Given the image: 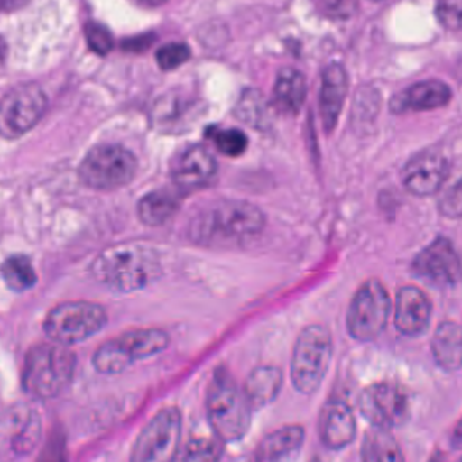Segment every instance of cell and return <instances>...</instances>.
I'll list each match as a JSON object with an SVG mask.
<instances>
[{"label":"cell","instance_id":"6","mask_svg":"<svg viewBox=\"0 0 462 462\" xmlns=\"http://www.w3.org/2000/svg\"><path fill=\"white\" fill-rule=\"evenodd\" d=\"M169 345V334L163 329H132L99 346L93 356V366L102 374H118L136 362L162 353Z\"/></svg>","mask_w":462,"mask_h":462},{"label":"cell","instance_id":"29","mask_svg":"<svg viewBox=\"0 0 462 462\" xmlns=\"http://www.w3.org/2000/svg\"><path fill=\"white\" fill-rule=\"evenodd\" d=\"M212 140L215 142L216 148L229 158H237L247 150V136L239 129L215 131L212 134Z\"/></svg>","mask_w":462,"mask_h":462},{"label":"cell","instance_id":"30","mask_svg":"<svg viewBox=\"0 0 462 462\" xmlns=\"http://www.w3.org/2000/svg\"><path fill=\"white\" fill-rule=\"evenodd\" d=\"M267 104L263 97L256 91H247L240 99L237 106V115L245 120V123L253 126H259V124L264 123L267 117Z\"/></svg>","mask_w":462,"mask_h":462},{"label":"cell","instance_id":"4","mask_svg":"<svg viewBox=\"0 0 462 462\" xmlns=\"http://www.w3.org/2000/svg\"><path fill=\"white\" fill-rule=\"evenodd\" d=\"M77 356L69 346L39 343L28 351L23 362V385L26 393L40 400L60 396L74 380Z\"/></svg>","mask_w":462,"mask_h":462},{"label":"cell","instance_id":"23","mask_svg":"<svg viewBox=\"0 0 462 462\" xmlns=\"http://www.w3.org/2000/svg\"><path fill=\"white\" fill-rule=\"evenodd\" d=\"M432 356L445 372L459 370L462 362L461 327L456 321L440 323L432 335Z\"/></svg>","mask_w":462,"mask_h":462},{"label":"cell","instance_id":"37","mask_svg":"<svg viewBox=\"0 0 462 462\" xmlns=\"http://www.w3.org/2000/svg\"><path fill=\"white\" fill-rule=\"evenodd\" d=\"M145 4L152 5V6H158V5L164 4L166 0H143Z\"/></svg>","mask_w":462,"mask_h":462},{"label":"cell","instance_id":"9","mask_svg":"<svg viewBox=\"0 0 462 462\" xmlns=\"http://www.w3.org/2000/svg\"><path fill=\"white\" fill-rule=\"evenodd\" d=\"M392 300L385 286L377 278L359 286L347 310L348 334L358 342H372L388 326Z\"/></svg>","mask_w":462,"mask_h":462},{"label":"cell","instance_id":"14","mask_svg":"<svg viewBox=\"0 0 462 462\" xmlns=\"http://www.w3.org/2000/svg\"><path fill=\"white\" fill-rule=\"evenodd\" d=\"M412 270L419 278L438 288H448L461 278V261L453 243L439 236L413 259Z\"/></svg>","mask_w":462,"mask_h":462},{"label":"cell","instance_id":"35","mask_svg":"<svg viewBox=\"0 0 462 462\" xmlns=\"http://www.w3.org/2000/svg\"><path fill=\"white\" fill-rule=\"evenodd\" d=\"M29 0H0V13H13L23 9Z\"/></svg>","mask_w":462,"mask_h":462},{"label":"cell","instance_id":"12","mask_svg":"<svg viewBox=\"0 0 462 462\" xmlns=\"http://www.w3.org/2000/svg\"><path fill=\"white\" fill-rule=\"evenodd\" d=\"M47 110V96L29 83L12 88L0 101V136L15 140L29 134Z\"/></svg>","mask_w":462,"mask_h":462},{"label":"cell","instance_id":"2","mask_svg":"<svg viewBox=\"0 0 462 462\" xmlns=\"http://www.w3.org/2000/svg\"><path fill=\"white\" fill-rule=\"evenodd\" d=\"M94 277L120 293L142 291L158 280L162 262L158 251L140 243H121L102 251L93 266Z\"/></svg>","mask_w":462,"mask_h":462},{"label":"cell","instance_id":"13","mask_svg":"<svg viewBox=\"0 0 462 462\" xmlns=\"http://www.w3.org/2000/svg\"><path fill=\"white\" fill-rule=\"evenodd\" d=\"M359 411L373 426L391 430L408 420L410 399L402 386L391 381H380L362 392Z\"/></svg>","mask_w":462,"mask_h":462},{"label":"cell","instance_id":"20","mask_svg":"<svg viewBox=\"0 0 462 462\" xmlns=\"http://www.w3.org/2000/svg\"><path fill=\"white\" fill-rule=\"evenodd\" d=\"M348 90V78L346 69L339 64L327 67L321 78L320 116L324 129L332 131L342 112Z\"/></svg>","mask_w":462,"mask_h":462},{"label":"cell","instance_id":"28","mask_svg":"<svg viewBox=\"0 0 462 462\" xmlns=\"http://www.w3.org/2000/svg\"><path fill=\"white\" fill-rule=\"evenodd\" d=\"M223 456V442L216 438H196L189 440L177 458L183 461H217Z\"/></svg>","mask_w":462,"mask_h":462},{"label":"cell","instance_id":"34","mask_svg":"<svg viewBox=\"0 0 462 462\" xmlns=\"http://www.w3.org/2000/svg\"><path fill=\"white\" fill-rule=\"evenodd\" d=\"M437 13L440 23H443L446 28L451 29V31L459 28V21H461L459 0H442Z\"/></svg>","mask_w":462,"mask_h":462},{"label":"cell","instance_id":"17","mask_svg":"<svg viewBox=\"0 0 462 462\" xmlns=\"http://www.w3.org/2000/svg\"><path fill=\"white\" fill-rule=\"evenodd\" d=\"M356 432V420L350 405L340 399H331L323 405L319 416V437L329 450L347 448Z\"/></svg>","mask_w":462,"mask_h":462},{"label":"cell","instance_id":"3","mask_svg":"<svg viewBox=\"0 0 462 462\" xmlns=\"http://www.w3.org/2000/svg\"><path fill=\"white\" fill-rule=\"evenodd\" d=\"M207 413L216 437L223 443L239 442L250 430L253 408L226 367H217L210 378Z\"/></svg>","mask_w":462,"mask_h":462},{"label":"cell","instance_id":"26","mask_svg":"<svg viewBox=\"0 0 462 462\" xmlns=\"http://www.w3.org/2000/svg\"><path fill=\"white\" fill-rule=\"evenodd\" d=\"M361 457L367 462L404 461L402 448L391 430L373 426L362 440Z\"/></svg>","mask_w":462,"mask_h":462},{"label":"cell","instance_id":"22","mask_svg":"<svg viewBox=\"0 0 462 462\" xmlns=\"http://www.w3.org/2000/svg\"><path fill=\"white\" fill-rule=\"evenodd\" d=\"M282 370L272 365H262L248 374L243 391L253 410L272 404L282 389Z\"/></svg>","mask_w":462,"mask_h":462},{"label":"cell","instance_id":"38","mask_svg":"<svg viewBox=\"0 0 462 462\" xmlns=\"http://www.w3.org/2000/svg\"><path fill=\"white\" fill-rule=\"evenodd\" d=\"M375 2H380V0H375Z\"/></svg>","mask_w":462,"mask_h":462},{"label":"cell","instance_id":"8","mask_svg":"<svg viewBox=\"0 0 462 462\" xmlns=\"http://www.w3.org/2000/svg\"><path fill=\"white\" fill-rule=\"evenodd\" d=\"M139 169L136 156L117 144L91 148L79 166V178L88 188L113 191L129 185Z\"/></svg>","mask_w":462,"mask_h":462},{"label":"cell","instance_id":"7","mask_svg":"<svg viewBox=\"0 0 462 462\" xmlns=\"http://www.w3.org/2000/svg\"><path fill=\"white\" fill-rule=\"evenodd\" d=\"M109 316L102 305L96 302L67 301L56 305L44 320L48 339L71 346L85 342L106 327Z\"/></svg>","mask_w":462,"mask_h":462},{"label":"cell","instance_id":"18","mask_svg":"<svg viewBox=\"0 0 462 462\" xmlns=\"http://www.w3.org/2000/svg\"><path fill=\"white\" fill-rule=\"evenodd\" d=\"M432 307L427 294L418 286L407 285L397 291L394 323L405 337L423 335L431 320Z\"/></svg>","mask_w":462,"mask_h":462},{"label":"cell","instance_id":"19","mask_svg":"<svg viewBox=\"0 0 462 462\" xmlns=\"http://www.w3.org/2000/svg\"><path fill=\"white\" fill-rule=\"evenodd\" d=\"M450 98V88L446 83L439 80H424L394 96L391 101V109L394 113L405 110L423 112L439 109L448 105Z\"/></svg>","mask_w":462,"mask_h":462},{"label":"cell","instance_id":"25","mask_svg":"<svg viewBox=\"0 0 462 462\" xmlns=\"http://www.w3.org/2000/svg\"><path fill=\"white\" fill-rule=\"evenodd\" d=\"M180 207L178 194L169 190L151 191L137 204V216L145 226H163L178 212Z\"/></svg>","mask_w":462,"mask_h":462},{"label":"cell","instance_id":"5","mask_svg":"<svg viewBox=\"0 0 462 462\" xmlns=\"http://www.w3.org/2000/svg\"><path fill=\"white\" fill-rule=\"evenodd\" d=\"M332 337L327 327L310 324L300 332L291 356V377L296 391L313 394L326 378L332 359Z\"/></svg>","mask_w":462,"mask_h":462},{"label":"cell","instance_id":"21","mask_svg":"<svg viewBox=\"0 0 462 462\" xmlns=\"http://www.w3.org/2000/svg\"><path fill=\"white\" fill-rule=\"evenodd\" d=\"M305 430L300 424H288L267 434L255 448L256 461H281L301 450Z\"/></svg>","mask_w":462,"mask_h":462},{"label":"cell","instance_id":"32","mask_svg":"<svg viewBox=\"0 0 462 462\" xmlns=\"http://www.w3.org/2000/svg\"><path fill=\"white\" fill-rule=\"evenodd\" d=\"M86 40L97 55L106 56L115 47L112 33L101 23H90L86 25Z\"/></svg>","mask_w":462,"mask_h":462},{"label":"cell","instance_id":"15","mask_svg":"<svg viewBox=\"0 0 462 462\" xmlns=\"http://www.w3.org/2000/svg\"><path fill=\"white\" fill-rule=\"evenodd\" d=\"M448 177V163L440 153L420 152L402 170L404 188L416 197H429L439 191Z\"/></svg>","mask_w":462,"mask_h":462},{"label":"cell","instance_id":"33","mask_svg":"<svg viewBox=\"0 0 462 462\" xmlns=\"http://www.w3.org/2000/svg\"><path fill=\"white\" fill-rule=\"evenodd\" d=\"M321 13L334 20H346L356 9V0H318Z\"/></svg>","mask_w":462,"mask_h":462},{"label":"cell","instance_id":"10","mask_svg":"<svg viewBox=\"0 0 462 462\" xmlns=\"http://www.w3.org/2000/svg\"><path fill=\"white\" fill-rule=\"evenodd\" d=\"M182 437V413L177 407L159 411L142 430L131 459L134 462H167L177 458Z\"/></svg>","mask_w":462,"mask_h":462},{"label":"cell","instance_id":"31","mask_svg":"<svg viewBox=\"0 0 462 462\" xmlns=\"http://www.w3.org/2000/svg\"><path fill=\"white\" fill-rule=\"evenodd\" d=\"M190 48L182 42L164 45L156 52V61L164 71H171L185 64L190 59Z\"/></svg>","mask_w":462,"mask_h":462},{"label":"cell","instance_id":"16","mask_svg":"<svg viewBox=\"0 0 462 462\" xmlns=\"http://www.w3.org/2000/svg\"><path fill=\"white\" fill-rule=\"evenodd\" d=\"M217 174V162L215 156L202 147L193 145L188 148L172 166L171 175L180 191L199 190L212 183Z\"/></svg>","mask_w":462,"mask_h":462},{"label":"cell","instance_id":"36","mask_svg":"<svg viewBox=\"0 0 462 462\" xmlns=\"http://www.w3.org/2000/svg\"><path fill=\"white\" fill-rule=\"evenodd\" d=\"M7 56V45L5 40L0 37V66L5 63Z\"/></svg>","mask_w":462,"mask_h":462},{"label":"cell","instance_id":"11","mask_svg":"<svg viewBox=\"0 0 462 462\" xmlns=\"http://www.w3.org/2000/svg\"><path fill=\"white\" fill-rule=\"evenodd\" d=\"M42 435L39 411L18 402L0 413V459H23L31 456Z\"/></svg>","mask_w":462,"mask_h":462},{"label":"cell","instance_id":"24","mask_svg":"<svg viewBox=\"0 0 462 462\" xmlns=\"http://www.w3.org/2000/svg\"><path fill=\"white\" fill-rule=\"evenodd\" d=\"M307 97V82L304 75L294 69H281L273 91V105L285 115H296L301 109Z\"/></svg>","mask_w":462,"mask_h":462},{"label":"cell","instance_id":"27","mask_svg":"<svg viewBox=\"0 0 462 462\" xmlns=\"http://www.w3.org/2000/svg\"><path fill=\"white\" fill-rule=\"evenodd\" d=\"M2 277L12 291H23L37 283V273L33 263L26 255H12L4 262Z\"/></svg>","mask_w":462,"mask_h":462},{"label":"cell","instance_id":"1","mask_svg":"<svg viewBox=\"0 0 462 462\" xmlns=\"http://www.w3.org/2000/svg\"><path fill=\"white\" fill-rule=\"evenodd\" d=\"M264 226L266 217L255 205L220 199L197 212L189 226V236L202 247H226L256 236Z\"/></svg>","mask_w":462,"mask_h":462}]
</instances>
